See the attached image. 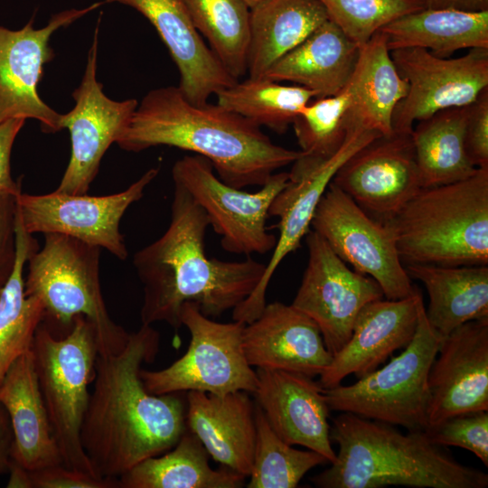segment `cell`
<instances>
[{"label": "cell", "instance_id": "1", "mask_svg": "<svg viewBox=\"0 0 488 488\" xmlns=\"http://www.w3.org/2000/svg\"><path fill=\"white\" fill-rule=\"evenodd\" d=\"M160 335L142 324L129 333L117 353H98L93 389L80 429V442L96 474L117 479L139 462L173 448L187 429L186 406L178 392L146 390L144 362L159 351Z\"/></svg>", "mask_w": 488, "mask_h": 488}, {"label": "cell", "instance_id": "2", "mask_svg": "<svg viewBox=\"0 0 488 488\" xmlns=\"http://www.w3.org/2000/svg\"><path fill=\"white\" fill-rule=\"evenodd\" d=\"M174 185L166 230L135 253L133 266L143 285L142 324L165 322L178 329L186 302L195 303L208 317L233 310L255 290L266 264L249 257L241 261L207 257L209 219L184 188Z\"/></svg>", "mask_w": 488, "mask_h": 488}, {"label": "cell", "instance_id": "3", "mask_svg": "<svg viewBox=\"0 0 488 488\" xmlns=\"http://www.w3.org/2000/svg\"><path fill=\"white\" fill-rule=\"evenodd\" d=\"M116 144L128 152L158 145L192 152L208 159L223 183L238 189L261 187L277 170L301 156L217 103L192 104L174 86L148 91Z\"/></svg>", "mask_w": 488, "mask_h": 488}, {"label": "cell", "instance_id": "4", "mask_svg": "<svg viewBox=\"0 0 488 488\" xmlns=\"http://www.w3.org/2000/svg\"><path fill=\"white\" fill-rule=\"evenodd\" d=\"M331 441L339 451L331 466L313 476L320 488H486L488 474L454 458L425 431L403 434L393 425L341 412Z\"/></svg>", "mask_w": 488, "mask_h": 488}, {"label": "cell", "instance_id": "5", "mask_svg": "<svg viewBox=\"0 0 488 488\" xmlns=\"http://www.w3.org/2000/svg\"><path fill=\"white\" fill-rule=\"evenodd\" d=\"M387 222L404 265H488V167L421 188Z\"/></svg>", "mask_w": 488, "mask_h": 488}, {"label": "cell", "instance_id": "6", "mask_svg": "<svg viewBox=\"0 0 488 488\" xmlns=\"http://www.w3.org/2000/svg\"><path fill=\"white\" fill-rule=\"evenodd\" d=\"M43 246L28 258L24 293L36 296L44 308L43 324L53 334L65 335L77 316L95 326L99 353H117L129 333L109 316L99 279L101 249L78 239L46 233Z\"/></svg>", "mask_w": 488, "mask_h": 488}, {"label": "cell", "instance_id": "7", "mask_svg": "<svg viewBox=\"0 0 488 488\" xmlns=\"http://www.w3.org/2000/svg\"><path fill=\"white\" fill-rule=\"evenodd\" d=\"M40 390L47 410L61 464L99 477L80 442V429L99 353L97 332L86 317L77 316L63 336L54 335L43 324L31 347Z\"/></svg>", "mask_w": 488, "mask_h": 488}, {"label": "cell", "instance_id": "8", "mask_svg": "<svg viewBox=\"0 0 488 488\" xmlns=\"http://www.w3.org/2000/svg\"><path fill=\"white\" fill-rule=\"evenodd\" d=\"M419 311L416 333L398 356L351 385L323 389L330 410L401 426L408 431L427 427L428 374L437 354L440 336Z\"/></svg>", "mask_w": 488, "mask_h": 488}, {"label": "cell", "instance_id": "9", "mask_svg": "<svg viewBox=\"0 0 488 488\" xmlns=\"http://www.w3.org/2000/svg\"><path fill=\"white\" fill-rule=\"evenodd\" d=\"M180 317L191 334L189 347L163 370H140L146 390L156 395L191 390L218 396L239 390L253 393L258 376L242 350L245 324L216 322L192 302L182 305Z\"/></svg>", "mask_w": 488, "mask_h": 488}, {"label": "cell", "instance_id": "10", "mask_svg": "<svg viewBox=\"0 0 488 488\" xmlns=\"http://www.w3.org/2000/svg\"><path fill=\"white\" fill-rule=\"evenodd\" d=\"M172 177L204 210L224 250L248 257L273 250L277 238L267 220L273 201L289 183L288 173H275L258 192H248L223 183L208 159L193 155L174 163Z\"/></svg>", "mask_w": 488, "mask_h": 488}, {"label": "cell", "instance_id": "11", "mask_svg": "<svg viewBox=\"0 0 488 488\" xmlns=\"http://www.w3.org/2000/svg\"><path fill=\"white\" fill-rule=\"evenodd\" d=\"M311 227L353 270L373 278L384 298L402 299L416 292L390 224L370 216L332 182L316 207Z\"/></svg>", "mask_w": 488, "mask_h": 488}, {"label": "cell", "instance_id": "12", "mask_svg": "<svg viewBox=\"0 0 488 488\" xmlns=\"http://www.w3.org/2000/svg\"><path fill=\"white\" fill-rule=\"evenodd\" d=\"M158 173V168H151L126 190L105 196L58 191L45 194L21 192L16 196L17 215L32 235H67L125 260L128 252L119 229L121 219L129 206L143 197Z\"/></svg>", "mask_w": 488, "mask_h": 488}, {"label": "cell", "instance_id": "13", "mask_svg": "<svg viewBox=\"0 0 488 488\" xmlns=\"http://www.w3.org/2000/svg\"><path fill=\"white\" fill-rule=\"evenodd\" d=\"M308 261L292 305L319 327L333 356L349 341L362 308L384 298L371 277L351 269L315 231L305 235Z\"/></svg>", "mask_w": 488, "mask_h": 488}, {"label": "cell", "instance_id": "14", "mask_svg": "<svg viewBox=\"0 0 488 488\" xmlns=\"http://www.w3.org/2000/svg\"><path fill=\"white\" fill-rule=\"evenodd\" d=\"M390 56L408 84L393 113L394 132L411 133L415 122L468 106L488 88V48L470 49L457 58L439 57L422 48L394 50Z\"/></svg>", "mask_w": 488, "mask_h": 488}, {"label": "cell", "instance_id": "15", "mask_svg": "<svg viewBox=\"0 0 488 488\" xmlns=\"http://www.w3.org/2000/svg\"><path fill=\"white\" fill-rule=\"evenodd\" d=\"M98 46L99 24L80 84L72 92L74 107L61 115L62 129L70 132L71 152L55 190L61 192H88L102 157L128 127L138 105L135 99L117 101L103 92V85L97 80Z\"/></svg>", "mask_w": 488, "mask_h": 488}, {"label": "cell", "instance_id": "16", "mask_svg": "<svg viewBox=\"0 0 488 488\" xmlns=\"http://www.w3.org/2000/svg\"><path fill=\"white\" fill-rule=\"evenodd\" d=\"M102 4L58 12L40 29L34 27V16L20 30L0 25V123L11 118H33L44 133L62 129V114L49 107L38 93L43 66L55 57L50 40L57 30L69 26Z\"/></svg>", "mask_w": 488, "mask_h": 488}, {"label": "cell", "instance_id": "17", "mask_svg": "<svg viewBox=\"0 0 488 488\" xmlns=\"http://www.w3.org/2000/svg\"><path fill=\"white\" fill-rule=\"evenodd\" d=\"M332 183L372 218L390 221L422 188L411 133L375 137L338 169Z\"/></svg>", "mask_w": 488, "mask_h": 488}, {"label": "cell", "instance_id": "18", "mask_svg": "<svg viewBox=\"0 0 488 488\" xmlns=\"http://www.w3.org/2000/svg\"><path fill=\"white\" fill-rule=\"evenodd\" d=\"M428 389L427 427L456 414L488 411V318L467 322L441 339Z\"/></svg>", "mask_w": 488, "mask_h": 488}, {"label": "cell", "instance_id": "19", "mask_svg": "<svg viewBox=\"0 0 488 488\" xmlns=\"http://www.w3.org/2000/svg\"><path fill=\"white\" fill-rule=\"evenodd\" d=\"M381 136L373 131L350 130L340 149L312 172L287 186L273 201L268 214L279 217V236L266 263L265 273L252 294L234 310L239 320L256 319L266 305L267 286L283 259L296 250L310 230L316 207L338 169L359 149Z\"/></svg>", "mask_w": 488, "mask_h": 488}, {"label": "cell", "instance_id": "20", "mask_svg": "<svg viewBox=\"0 0 488 488\" xmlns=\"http://www.w3.org/2000/svg\"><path fill=\"white\" fill-rule=\"evenodd\" d=\"M424 305L420 290L405 298L379 299L365 305L346 344L319 375L323 389L338 386L349 375L358 379L378 369L412 340Z\"/></svg>", "mask_w": 488, "mask_h": 488}, {"label": "cell", "instance_id": "21", "mask_svg": "<svg viewBox=\"0 0 488 488\" xmlns=\"http://www.w3.org/2000/svg\"><path fill=\"white\" fill-rule=\"evenodd\" d=\"M257 405L275 433L286 444L324 455L330 464L336 453L330 437V409L323 388L313 378L281 370L257 369Z\"/></svg>", "mask_w": 488, "mask_h": 488}, {"label": "cell", "instance_id": "22", "mask_svg": "<svg viewBox=\"0 0 488 488\" xmlns=\"http://www.w3.org/2000/svg\"><path fill=\"white\" fill-rule=\"evenodd\" d=\"M241 343L247 361L257 369L314 378L333 359L317 324L292 305L280 302L266 304L260 314L244 325Z\"/></svg>", "mask_w": 488, "mask_h": 488}, {"label": "cell", "instance_id": "23", "mask_svg": "<svg viewBox=\"0 0 488 488\" xmlns=\"http://www.w3.org/2000/svg\"><path fill=\"white\" fill-rule=\"evenodd\" d=\"M130 6L156 30L179 71L178 88L194 105L237 81L197 31L183 0H104Z\"/></svg>", "mask_w": 488, "mask_h": 488}, {"label": "cell", "instance_id": "24", "mask_svg": "<svg viewBox=\"0 0 488 488\" xmlns=\"http://www.w3.org/2000/svg\"><path fill=\"white\" fill-rule=\"evenodd\" d=\"M255 408L246 391L222 396L187 391L186 427L214 461L249 477L257 436Z\"/></svg>", "mask_w": 488, "mask_h": 488}, {"label": "cell", "instance_id": "25", "mask_svg": "<svg viewBox=\"0 0 488 488\" xmlns=\"http://www.w3.org/2000/svg\"><path fill=\"white\" fill-rule=\"evenodd\" d=\"M0 404L5 408L13 428V459L30 471L61 464L32 350L16 359L1 380Z\"/></svg>", "mask_w": 488, "mask_h": 488}, {"label": "cell", "instance_id": "26", "mask_svg": "<svg viewBox=\"0 0 488 488\" xmlns=\"http://www.w3.org/2000/svg\"><path fill=\"white\" fill-rule=\"evenodd\" d=\"M360 47L329 19L277 61L263 78L289 81L316 98L341 92L353 73Z\"/></svg>", "mask_w": 488, "mask_h": 488}, {"label": "cell", "instance_id": "27", "mask_svg": "<svg viewBox=\"0 0 488 488\" xmlns=\"http://www.w3.org/2000/svg\"><path fill=\"white\" fill-rule=\"evenodd\" d=\"M348 84L352 91L349 128L390 135L394 110L406 97L408 84L398 72L382 32L360 47Z\"/></svg>", "mask_w": 488, "mask_h": 488}, {"label": "cell", "instance_id": "28", "mask_svg": "<svg viewBox=\"0 0 488 488\" xmlns=\"http://www.w3.org/2000/svg\"><path fill=\"white\" fill-rule=\"evenodd\" d=\"M405 267L425 286L429 296L426 316L441 339L467 322L488 318V265Z\"/></svg>", "mask_w": 488, "mask_h": 488}, {"label": "cell", "instance_id": "29", "mask_svg": "<svg viewBox=\"0 0 488 488\" xmlns=\"http://www.w3.org/2000/svg\"><path fill=\"white\" fill-rule=\"evenodd\" d=\"M328 19L319 0H261L250 8L249 77L263 78Z\"/></svg>", "mask_w": 488, "mask_h": 488}, {"label": "cell", "instance_id": "30", "mask_svg": "<svg viewBox=\"0 0 488 488\" xmlns=\"http://www.w3.org/2000/svg\"><path fill=\"white\" fill-rule=\"evenodd\" d=\"M389 50L422 48L448 58L465 49L488 48V10L422 9L383 26Z\"/></svg>", "mask_w": 488, "mask_h": 488}, {"label": "cell", "instance_id": "31", "mask_svg": "<svg viewBox=\"0 0 488 488\" xmlns=\"http://www.w3.org/2000/svg\"><path fill=\"white\" fill-rule=\"evenodd\" d=\"M245 478L225 466L211 468L206 449L187 428L167 453L139 462L117 481L119 488H240Z\"/></svg>", "mask_w": 488, "mask_h": 488}, {"label": "cell", "instance_id": "32", "mask_svg": "<svg viewBox=\"0 0 488 488\" xmlns=\"http://www.w3.org/2000/svg\"><path fill=\"white\" fill-rule=\"evenodd\" d=\"M467 111L468 106L440 110L412 128L422 188L458 182L477 171L465 145Z\"/></svg>", "mask_w": 488, "mask_h": 488}, {"label": "cell", "instance_id": "33", "mask_svg": "<svg viewBox=\"0 0 488 488\" xmlns=\"http://www.w3.org/2000/svg\"><path fill=\"white\" fill-rule=\"evenodd\" d=\"M16 259L13 272L0 291V382L13 362L31 350L44 316L39 298L24 293V267L38 249L16 213Z\"/></svg>", "mask_w": 488, "mask_h": 488}, {"label": "cell", "instance_id": "34", "mask_svg": "<svg viewBox=\"0 0 488 488\" xmlns=\"http://www.w3.org/2000/svg\"><path fill=\"white\" fill-rule=\"evenodd\" d=\"M352 100L349 84L338 94L311 100L292 126L301 156L292 164L289 181L296 182L332 157L350 130L347 111Z\"/></svg>", "mask_w": 488, "mask_h": 488}, {"label": "cell", "instance_id": "35", "mask_svg": "<svg viewBox=\"0 0 488 488\" xmlns=\"http://www.w3.org/2000/svg\"><path fill=\"white\" fill-rule=\"evenodd\" d=\"M217 104L259 127L285 133L315 94L298 85H283L266 78L237 80L220 90Z\"/></svg>", "mask_w": 488, "mask_h": 488}, {"label": "cell", "instance_id": "36", "mask_svg": "<svg viewBox=\"0 0 488 488\" xmlns=\"http://www.w3.org/2000/svg\"><path fill=\"white\" fill-rule=\"evenodd\" d=\"M197 31L237 80L248 71L250 8L244 0H183Z\"/></svg>", "mask_w": 488, "mask_h": 488}, {"label": "cell", "instance_id": "37", "mask_svg": "<svg viewBox=\"0 0 488 488\" xmlns=\"http://www.w3.org/2000/svg\"><path fill=\"white\" fill-rule=\"evenodd\" d=\"M256 445L248 488H296L307 472L329 463L313 450L293 448L272 429L260 408H255Z\"/></svg>", "mask_w": 488, "mask_h": 488}, {"label": "cell", "instance_id": "38", "mask_svg": "<svg viewBox=\"0 0 488 488\" xmlns=\"http://www.w3.org/2000/svg\"><path fill=\"white\" fill-rule=\"evenodd\" d=\"M328 18L359 47L392 21L424 9L417 0H319Z\"/></svg>", "mask_w": 488, "mask_h": 488}, {"label": "cell", "instance_id": "39", "mask_svg": "<svg viewBox=\"0 0 488 488\" xmlns=\"http://www.w3.org/2000/svg\"><path fill=\"white\" fill-rule=\"evenodd\" d=\"M424 431L433 443L465 448L488 466V411L456 414Z\"/></svg>", "mask_w": 488, "mask_h": 488}, {"label": "cell", "instance_id": "40", "mask_svg": "<svg viewBox=\"0 0 488 488\" xmlns=\"http://www.w3.org/2000/svg\"><path fill=\"white\" fill-rule=\"evenodd\" d=\"M465 145L470 161L476 168L488 167V88L468 105Z\"/></svg>", "mask_w": 488, "mask_h": 488}, {"label": "cell", "instance_id": "41", "mask_svg": "<svg viewBox=\"0 0 488 488\" xmlns=\"http://www.w3.org/2000/svg\"><path fill=\"white\" fill-rule=\"evenodd\" d=\"M33 488H119L115 478H102L66 467L52 465L30 471Z\"/></svg>", "mask_w": 488, "mask_h": 488}, {"label": "cell", "instance_id": "42", "mask_svg": "<svg viewBox=\"0 0 488 488\" xmlns=\"http://www.w3.org/2000/svg\"><path fill=\"white\" fill-rule=\"evenodd\" d=\"M16 196L0 194V291L10 277L16 259Z\"/></svg>", "mask_w": 488, "mask_h": 488}, {"label": "cell", "instance_id": "43", "mask_svg": "<svg viewBox=\"0 0 488 488\" xmlns=\"http://www.w3.org/2000/svg\"><path fill=\"white\" fill-rule=\"evenodd\" d=\"M25 123L24 118H11L0 123V194L18 195L21 180L14 181L11 174V154L14 140Z\"/></svg>", "mask_w": 488, "mask_h": 488}, {"label": "cell", "instance_id": "44", "mask_svg": "<svg viewBox=\"0 0 488 488\" xmlns=\"http://www.w3.org/2000/svg\"><path fill=\"white\" fill-rule=\"evenodd\" d=\"M14 433L9 416L0 404V475L7 473L12 459Z\"/></svg>", "mask_w": 488, "mask_h": 488}, {"label": "cell", "instance_id": "45", "mask_svg": "<svg viewBox=\"0 0 488 488\" xmlns=\"http://www.w3.org/2000/svg\"><path fill=\"white\" fill-rule=\"evenodd\" d=\"M424 9L457 8L468 11L488 10V0H417Z\"/></svg>", "mask_w": 488, "mask_h": 488}, {"label": "cell", "instance_id": "46", "mask_svg": "<svg viewBox=\"0 0 488 488\" xmlns=\"http://www.w3.org/2000/svg\"><path fill=\"white\" fill-rule=\"evenodd\" d=\"M9 478L6 487L8 488H33L30 470L26 469L14 459H11Z\"/></svg>", "mask_w": 488, "mask_h": 488}, {"label": "cell", "instance_id": "47", "mask_svg": "<svg viewBox=\"0 0 488 488\" xmlns=\"http://www.w3.org/2000/svg\"><path fill=\"white\" fill-rule=\"evenodd\" d=\"M246 4L249 5V8L256 5L258 3H259L261 0H244Z\"/></svg>", "mask_w": 488, "mask_h": 488}]
</instances>
